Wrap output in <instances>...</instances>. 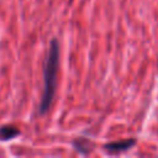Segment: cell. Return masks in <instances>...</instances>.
<instances>
[{
	"instance_id": "obj_1",
	"label": "cell",
	"mask_w": 158,
	"mask_h": 158,
	"mask_svg": "<svg viewBox=\"0 0 158 158\" xmlns=\"http://www.w3.org/2000/svg\"><path fill=\"white\" fill-rule=\"evenodd\" d=\"M59 68V42L53 38L49 43L43 64V90L38 105V114L44 115L52 106L57 90V75Z\"/></svg>"
},
{
	"instance_id": "obj_3",
	"label": "cell",
	"mask_w": 158,
	"mask_h": 158,
	"mask_svg": "<svg viewBox=\"0 0 158 158\" xmlns=\"http://www.w3.org/2000/svg\"><path fill=\"white\" fill-rule=\"evenodd\" d=\"M20 133H21V131L12 125L0 126V139L1 141H10V139L17 137Z\"/></svg>"
},
{
	"instance_id": "obj_4",
	"label": "cell",
	"mask_w": 158,
	"mask_h": 158,
	"mask_svg": "<svg viewBox=\"0 0 158 158\" xmlns=\"http://www.w3.org/2000/svg\"><path fill=\"white\" fill-rule=\"evenodd\" d=\"M73 147L75 148L77 152H79L80 154H88L91 151V142L85 138V137H78L72 142Z\"/></svg>"
},
{
	"instance_id": "obj_2",
	"label": "cell",
	"mask_w": 158,
	"mask_h": 158,
	"mask_svg": "<svg viewBox=\"0 0 158 158\" xmlns=\"http://www.w3.org/2000/svg\"><path fill=\"white\" fill-rule=\"evenodd\" d=\"M135 144H136V139L128 138V139H122V141H116V142H109L104 146V149L109 153H121V152L128 151Z\"/></svg>"
}]
</instances>
